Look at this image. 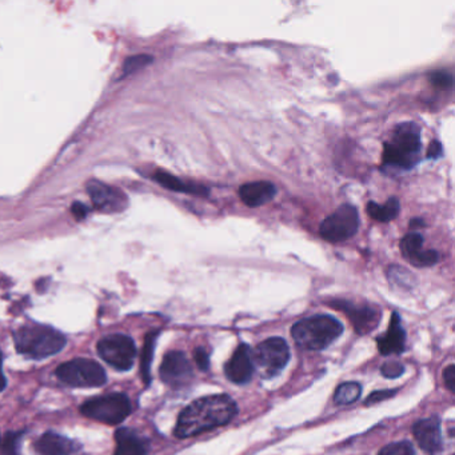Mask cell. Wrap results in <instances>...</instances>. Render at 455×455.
Returning <instances> with one entry per match:
<instances>
[{"instance_id": "2e32d148", "label": "cell", "mask_w": 455, "mask_h": 455, "mask_svg": "<svg viewBox=\"0 0 455 455\" xmlns=\"http://www.w3.org/2000/svg\"><path fill=\"white\" fill-rule=\"evenodd\" d=\"M276 187L271 182L258 180L239 187V198L249 207H261L276 198Z\"/></svg>"}, {"instance_id": "1f68e13d", "label": "cell", "mask_w": 455, "mask_h": 455, "mask_svg": "<svg viewBox=\"0 0 455 455\" xmlns=\"http://www.w3.org/2000/svg\"><path fill=\"white\" fill-rule=\"evenodd\" d=\"M444 155V150H442V145H441V142H438V140H432V143H430V146H429V149H427V154H426V157L429 159H438L441 158Z\"/></svg>"}, {"instance_id": "836d02e7", "label": "cell", "mask_w": 455, "mask_h": 455, "mask_svg": "<svg viewBox=\"0 0 455 455\" xmlns=\"http://www.w3.org/2000/svg\"><path fill=\"white\" fill-rule=\"evenodd\" d=\"M71 211H73L75 218H76L78 221H82V219H85V216H87L88 207H87L85 204H83V203H80V202H75L74 204H73V207H71Z\"/></svg>"}, {"instance_id": "8fae6325", "label": "cell", "mask_w": 455, "mask_h": 455, "mask_svg": "<svg viewBox=\"0 0 455 455\" xmlns=\"http://www.w3.org/2000/svg\"><path fill=\"white\" fill-rule=\"evenodd\" d=\"M87 191L95 207L106 212L122 211L127 206V199L122 191L111 186H107L102 182L91 180L87 184Z\"/></svg>"}, {"instance_id": "6da1fadb", "label": "cell", "mask_w": 455, "mask_h": 455, "mask_svg": "<svg viewBox=\"0 0 455 455\" xmlns=\"http://www.w3.org/2000/svg\"><path fill=\"white\" fill-rule=\"evenodd\" d=\"M236 412V404L229 395L204 397L190 403L180 413L174 434L184 439L214 430L229 424Z\"/></svg>"}, {"instance_id": "3957f363", "label": "cell", "mask_w": 455, "mask_h": 455, "mask_svg": "<svg viewBox=\"0 0 455 455\" xmlns=\"http://www.w3.org/2000/svg\"><path fill=\"white\" fill-rule=\"evenodd\" d=\"M18 352L32 360H43L58 354L66 345L61 331L44 325H26L14 333Z\"/></svg>"}, {"instance_id": "277c9868", "label": "cell", "mask_w": 455, "mask_h": 455, "mask_svg": "<svg viewBox=\"0 0 455 455\" xmlns=\"http://www.w3.org/2000/svg\"><path fill=\"white\" fill-rule=\"evenodd\" d=\"M343 333L338 319L330 315H314L299 320L291 328V335L299 347L323 350L328 347Z\"/></svg>"}, {"instance_id": "603a6c76", "label": "cell", "mask_w": 455, "mask_h": 455, "mask_svg": "<svg viewBox=\"0 0 455 455\" xmlns=\"http://www.w3.org/2000/svg\"><path fill=\"white\" fill-rule=\"evenodd\" d=\"M360 383L357 382H346L338 386L337 392L334 394V401L337 404H350L354 403L360 397Z\"/></svg>"}, {"instance_id": "cb8c5ba5", "label": "cell", "mask_w": 455, "mask_h": 455, "mask_svg": "<svg viewBox=\"0 0 455 455\" xmlns=\"http://www.w3.org/2000/svg\"><path fill=\"white\" fill-rule=\"evenodd\" d=\"M154 61V58L151 55L147 53H139V55H132L127 58L123 63V71L122 74L123 76H128V75L134 74L139 70L147 67L151 62Z\"/></svg>"}, {"instance_id": "7c38bea8", "label": "cell", "mask_w": 455, "mask_h": 455, "mask_svg": "<svg viewBox=\"0 0 455 455\" xmlns=\"http://www.w3.org/2000/svg\"><path fill=\"white\" fill-rule=\"evenodd\" d=\"M424 236L418 233H409L401 241L403 258L415 267H430L439 262V254L435 250H424Z\"/></svg>"}, {"instance_id": "30bf717a", "label": "cell", "mask_w": 455, "mask_h": 455, "mask_svg": "<svg viewBox=\"0 0 455 455\" xmlns=\"http://www.w3.org/2000/svg\"><path fill=\"white\" fill-rule=\"evenodd\" d=\"M159 374L166 385L180 387L192 378V369L187 357L182 351H169L163 358Z\"/></svg>"}, {"instance_id": "d4e9b609", "label": "cell", "mask_w": 455, "mask_h": 455, "mask_svg": "<svg viewBox=\"0 0 455 455\" xmlns=\"http://www.w3.org/2000/svg\"><path fill=\"white\" fill-rule=\"evenodd\" d=\"M429 82L430 85L438 88V90H450L453 87V75L445 70H439L429 74Z\"/></svg>"}, {"instance_id": "9c48e42d", "label": "cell", "mask_w": 455, "mask_h": 455, "mask_svg": "<svg viewBox=\"0 0 455 455\" xmlns=\"http://www.w3.org/2000/svg\"><path fill=\"white\" fill-rule=\"evenodd\" d=\"M290 360V349L282 338L266 339L253 352V362L265 377L276 375Z\"/></svg>"}, {"instance_id": "9a60e30c", "label": "cell", "mask_w": 455, "mask_h": 455, "mask_svg": "<svg viewBox=\"0 0 455 455\" xmlns=\"http://www.w3.org/2000/svg\"><path fill=\"white\" fill-rule=\"evenodd\" d=\"M414 436L421 449L429 454H435L442 447V433L438 418L421 419L413 427Z\"/></svg>"}, {"instance_id": "484cf974", "label": "cell", "mask_w": 455, "mask_h": 455, "mask_svg": "<svg viewBox=\"0 0 455 455\" xmlns=\"http://www.w3.org/2000/svg\"><path fill=\"white\" fill-rule=\"evenodd\" d=\"M380 455H415V451L409 442H395L385 446L380 451Z\"/></svg>"}, {"instance_id": "e575fe53", "label": "cell", "mask_w": 455, "mask_h": 455, "mask_svg": "<svg viewBox=\"0 0 455 455\" xmlns=\"http://www.w3.org/2000/svg\"><path fill=\"white\" fill-rule=\"evenodd\" d=\"M3 357H1V352H0V392H3L4 390V387H6V385H7V381H6V377H4V374H3Z\"/></svg>"}, {"instance_id": "4fadbf2b", "label": "cell", "mask_w": 455, "mask_h": 455, "mask_svg": "<svg viewBox=\"0 0 455 455\" xmlns=\"http://www.w3.org/2000/svg\"><path fill=\"white\" fill-rule=\"evenodd\" d=\"M226 377L236 385H244L251 380L254 372L253 351L247 345H239L233 357L224 366Z\"/></svg>"}, {"instance_id": "e0dca14e", "label": "cell", "mask_w": 455, "mask_h": 455, "mask_svg": "<svg viewBox=\"0 0 455 455\" xmlns=\"http://www.w3.org/2000/svg\"><path fill=\"white\" fill-rule=\"evenodd\" d=\"M33 447L39 455H71L80 449L78 442L53 432L43 434Z\"/></svg>"}, {"instance_id": "ffe728a7", "label": "cell", "mask_w": 455, "mask_h": 455, "mask_svg": "<svg viewBox=\"0 0 455 455\" xmlns=\"http://www.w3.org/2000/svg\"><path fill=\"white\" fill-rule=\"evenodd\" d=\"M154 179L160 184L162 187L167 189L169 191H175V192H184V194H190V195H197V197H209L210 191L207 187L197 184V183H186L183 180L171 175L166 171H157L154 174Z\"/></svg>"}, {"instance_id": "44dd1931", "label": "cell", "mask_w": 455, "mask_h": 455, "mask_svg": "<svg viewBox=\"0 0 455 455\" xmlns=\"http://www.w3.org/2000/svg\"><path fill=\"white\" fill-rule=\"evenodd\" d=\"M366 211L374 221L389 223L398 216V214L401 211V204H399L398 198H395V197L387 199L383 206H380L375 202L371 201L366 206Z\"/></svg>"}, {"instance_id": "d590c367", "label": "cell", "mask_w": 455, "mask_h": 455, "mask_svg": "<svg viewBox=\"0 0 455 455\" xmlns=\"http://www.w3.org/2000/svg\"><path fill=\"white\" fill-rule=\"evenodd\" d=\"M424 219L417 218V219H413V221L410 222V227H412V229H419V227H424Z\"/></svg>"}, {"instance_id": "ac0fdd59", "label": "cell", "mask_w": 455, "mask_h": 455, "mask_svg": "<svg viewBox=\"0 0 455 455\" xmlns=\"http://www.w3.org/2000/svg\"><path fill=\"white\" fill-rule=\"evenodd\" d=\"M378 349L383 355H392V354H401L404 351L406 345V333L401 323V318L394 313L389 323V328L385 333L382 338L377 340Z\"/></svg>"}, {"instance_id": "f1b7e54d", "label": "cell", "mask_w": 455, "mask_h": 455, "mask_svg": "<svg viewBox=\"0 0 455 455\" xmlns=\"http://www.w3.org/2000/svg\"><path fill=\"white\" fill-rule=\"evenodd\" d=\"M382 374L383 377L386 378H398L401 377L404 371L403 365H401L399 362H395V360H390V362H386L383 366H382Z\"/></svg>"}, {"instance_id": "4316f807", "label": "cell", "mask_w": 455, "mask_h": 455, "mask_svg": "<svg viewBox=\"0 0 455 455\" xmlns=\"http://www.w3.org/2000/svg\"><path fill=\"white\" fill-rule=\"evenodd\" d=\"M414 281V276H412L407 270H403L398 266H394L390 268V282L398 283L399 286L412 287V282Z\"/></svg>"}, {"instance_id": "52a82bcc", "label": "cell", "mask_w": 455, "mask_h": 455, "mask_svg": "<svg viewBox=\"0 0 455 455\" xmlns=\"http://www.w3.org/2000/svg\"><path fill=\"white\" fill-rule=\"evenodd\" d=\"M360 223V214L357 209L350 203H345L320 223L319 234L325 241L331 244L345 242L358 233Z\"/></svg>"}, {"instance_id": "5b68a950", "label": "cell", "mask_w": 455, "mask_h": 455, "mask_svg": "<svg viewBox=\"0 0 455 455\" xmlns=\"http://www.w3.org/2000/svg\"><path fill=\"white\" fill-rule=\"evenodd\" d=\"M82 414L100 424L115 426L131 413V403L125 394H108L87 401L80 407Z\"/></svg>"}, {"instance_id": "4dcf8cb0", "label": "cell", "mask_w": 455, "mask_h": 455, "mask_svg": "<svg viewBox=\"0 0 455 455\" xmlns=\"http://www.w3.org/2000/svg\"><path fill=\"white\" fill-rule=\"evenodd\" d=\"M397 394V390H380V392H374L370 397L367 398L366 404H374V403L381 402L387 398H392Z\"/></svg>"}, {"instance_id": "5bb4252c", "label": "cell", "mask_w": 455, "mask_h": 455, "mask_svg": "<svg viewBox=\"0 0 455 455\" xmlns=\"http://www.w3.org/2000/svg\"><path fill=\"white\" fill-rule=\"evenodd\" d=\"M334 307L342 310L343 313L347 314V317L351 319L355 331L358 334H367L377 328L381 314L375 308L369 306H355L350 302L345 300H337Z\"/></svg>"}, {"instance_id": "7402d4cb", "label": "cell", "mask_w": 455, "mask_h": 455, "mask_svg": "<svg viewBox=\"0 0 455 455\" xmlns=\"http://www.w3.org/2000/svg\"><path fill=\"white\" fill-rule=\"evenodd\" d=\"M158 331H152L146 335L145 339V346L142 350V360H140V374L142 378L146 385H150L151 382V363H152V357H154V351H155V343L158 339Z\"/></svg>"}, {"instance_id": "d6986e66", "label": "cell", "mask_w": 455, "mask_h": 455, "mask_svg": "<svg viewBox=\"0 0 455 455\" xmlns=\"http://www.w3.org/2000/svg\"><path fill=\"white\" fill-rule=\"evenodd\" d=\"M115 444L114 455H146L147 453V442L132 429H117Z\"/></svg>"}, {"instance_id": "7a4b0ae2", "label": "cell", "mask_w": 455, "mask_h": 455, "mask_svg": "<svg viewBox=\"0 0 455 455\" xmlns=\"http://www.w3.org/2000/svg\"><path fill=\"white\" fill-rule=\"evenodd\" d=\"M422 152L421 128L414 122H404L392 130V138L385 143L383 166L412 169Z\"/></svg>"}, {"instance_id": "83f0119b", "label": "cell", "mask_w": 455, "mask_h": 455, "mask_svg": "<svg viewBox=\"0 0 455 455\" xmlns=\"http://www.w3.org/2000/svg\"><path fill=\"white\" fill-rule=\"evenodd\" d=\"M21 433H10L6 435L3 441V454L18 455V447L21 442Z\"/></svg>"}, {"instance_id": "f546056e", "label": "cell", "mask_w": 455, "mask_h": 455, "mask_svg": "<svg viewBox=\"0 0 455 455\" xmlns=\"http://www.w3.org/2000/svg\"><path fill=\"white\" fill-rule=\"evenodd\" d=\"M194 358H195V362L201 370L206 371L209 369L210 358H209V354L206 350L198 347L194 352Z\"/></svg>"}, {"instance_id": "8992f818", "label": "cell", "mask_w": 455, "mask_h": 455, "mask_svg": "<svg viewBox=\"0 0 455 455\" xmlns=\"http://www.w3.org/2000/svg\"><path fill=\"white\" fill-rule=\"evenodd\" d=\"M56 377L71 387H99L107 381L103 367L87 358L64 362L56 369Z\"/></svg>"}, {"instance_id": "d6a6232c", "label": "cell", "mask_w": 455, "mask_h": 455, "mask_svg": "<svg viewBox=\"0 0 455 455\" xmlns=\"http://www.w3.org/2000/svg\"><path fill=\"white\" fill-rule=\"evenodd\" d=\"M444 378H445L446 387L451 392H455V366L450 365L444 371Z\"/></svg>"}, {"instance_id": "ba28073f", "label": "cell", "mask_w": 455, "mask_h": 455, "mask_svg": "<svg viewBox=\"0 0 455 455\" xmlns=\"http://www.w3.org/2000/svg\"><path fill=\"white\" fill-rule=\"evenodd\" d=\"M96 350L102 360L119 371L130 370L137 357L134 340L125 334L107 335L98 342Z\"/></svg>"}]
</instances>
